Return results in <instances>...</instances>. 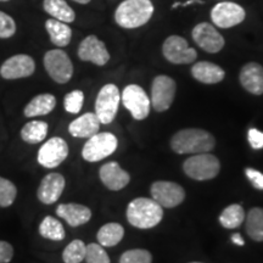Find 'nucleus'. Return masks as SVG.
<instances>
[{
    "instance_id": "nucleus-32",
    "label": "nucleus",
    "mask_w": 263,
    "mask_h": 263,
    "mask_svg": "<svg viewBox=\"0 0 263 263\" xmlns=\"http://www.w3.org/2000/svg\"><path fill=\"white\" fill-rule=\"evenodd\" d=\"M17 189L15 184L0 177V207H9L15 201Z\"/></svg>"
},
{
    "instance_id": "nucleus-5",
    "label": "nucleus",
    "mask_w": 263,
    "mask_h": 263,
    "mask_svg": "<svg viewBox=\"0 0 263 263\" xmlns=\"http://www.w3.org/2000/svg\"><path fill=\"white\" fill-rule=\"evenodd\" d=\"M118 145L117 138L112 133L104 132V133L94 134L84 144L82 150V156L88 162H98L104 160L105 157L112 155Z\"/></svg>"
},
{
    "instance_id": "nucleus-35",
    "label": "nucleus",
    "mask_w": 263,
    "mask_h": 263,
    "mask_svg": "<svg viewBox=\"0 0 263 263\" xmlns=\"http://www.w3.org/2000/svg\"><path fill=\"white\" fill-rule=\"evenodd\" d=\"M84 103V94L82 90H72L66 94L64 100L65 110L70 114H78Z\"/></svg>"
},
{
    "instance_id": "nucleus-28",
    "label": "nucleus",
    "mask_w": 263,
    "mask_h": 263,
    "mask_svg": "<svg viewBox=\"0 0 263 263\" xmlns=\"http://www.w3.org/2000/svg\"><path fill=\"white\" fill-rule=\"evenodd\" d=\"M245 221V211L241 205L233 203L223 210L219 216V223L222 227L227 229H235L244 223Z\"/></svg>"
},
{
    "instance_id": "nucleus-11",
    "label": "nucleus",
    "mask_w": 263,
    "mask_h": 263,
    "mask_svg": "<svg viewBox=\"0 0 263 263\" xmlns=\"http://www.w3.org/2000/svg\"><path fill=\"white\" fill-rule=\"evenodd\" d=\"M151 196L160 206L173 209L185 199V192L179 184L167 180H159L151 185Z\"/></svg>"
},
{
    "instance_id": "nucleus-43",
    "label": "nucleus",
    "mask_w": 263,
    "mask_h": 263,
    "mask_svg": "<svg viewBox=\"0 0 263 263\" xmlns=\"http://www.w3.org/2000/svg\"><path fill=\"white\" fill-rule=\"evenodd\" d=\"M0 2H9V0H0Z\"/></svg>"
},
{
    "instance_id": "nucleus-31",
    "label": "nucleus",
    "mask_w": 263,
    "mask_h": 263,
    "mask_svg": "<svg viewBox=\"0 0 263 263\" xmlns=\"http://www.w3.org/2000/svg\"><path fill=\"white\" fill-rule=\"evenodd\" d=\"M87 245L82 240L76 239L70 242L62 254V259L65 263H81L85 258Z\"/></svg>"
},
{
    "instance_id": "nucleus-7",
    "label": "nucleus",
    "mask_w": 263,
    "mask_h": 263,
    "mask_svg": "<svg viewBox=\"0 0 263 263\" xmlns=\"http://www.w3.org/2000/svg\"><path fill=\"white\" fill-rule=\"evenodd\" d=\"M44 67L52 80L60 84L67 83L73 76V65L71 59L61 49L49 50L44 55Z\"/></svg>"
},
{
    "instance_id": "nucleus-29",
    "label": "nucleus",
    "mask_w": 263,
    "mask_h": 263,
    "mask_svg": "<svg viewBox=\"0 0 263 263\" xmlns=\"http://www.w3.org/2000/svg\"><path fill=\"white\" fill-rule=\"evenodd\" d=\"M48 134V123L43 121H32L21 129V138L28 144H38L45 139Z\"/></svg>"
},
{
    "instance_id": "nucleus-6",
    "label": "nucleus",
    "mask_w": 263,
    "mask_h": 263,
    "mask_svg": "<svg viewBox=\"0 0 263 263\" xmlns=\"http://www.w3.org/2000/svg\"><path fill=\"white\" fill-rule=\"evenodd\" d=\"M121 97L120 90L115 84H106L101 88L95 100V115L100 123L108 124L116 117Z\"/></svg>"
},
{
    "instance_id": "nucleus-8",
    "label": "nucleus",
    "mask_w": 263,
    "mask_h": 263,
    "mask_svg": "<svg viewBox=\"0 0 263 263\" xmlns=\"http://www.w3.org/2000/svg\"><path fill=\"white\" fill-rule=\"evenodd\" d=\"M121 100L134 120H145L150 114L151 101L145 90L137 84H129L122 91Z\"/></svg>"
},
{
    "instance_id": "nucleus-10",
    "label": "nucleus",
    "mask_w": 263,
    "mask_h": 263,
    "mask_svg": "<svg viewBox=\"0 0 263 263\" xmlns=\"http://www.w3.org/2000/svg\"><path fill=\"white\" fill-rule=\"evenodd\" d=\"M163 57L174 65L192 64L196 60L195 49L190 48L188 42L179 35H171L162 45Z\"/></svg>"
},
{
    "instance_id": "nucleus-15",
    "label": "nucleus",
    "mask_w": 263,
    "mask_h": 263,
    "mask_svg": "<svg viewBox=\"0 0 263 263\" xmlns=\"http://www.w3.org/2000/svg\"><path fill=\"white\" fill-rule=\"evenodd\" d=\"M35 62L29 55L18 54L9 58L0 67V76L4 80H18L34 73Z\"/></svg>"
},
{
    "instance_id": "nucleus-17",
    "label": "nucleus",
    "mask_w": 263,
    "mask_h": 263,
    "mask_svg": "<svg viewBox=\"0 0 263 263\" xmlns=\"http://www.w3.org/2000/svg\"><path fill=\"white\" fill-rule=\"evenodd\" d=\"M65 189V178L60 173H49L38 188V199L45 205L57 202Z\"/></svg>"
},
{
    "instance_id": "nucleus-2",
    "label": "nucleus",
    "mask_w": 263,
    "mask_h": 263,
    "mask_svg": "<svg viewBox=\"0 0 263 263\" xmlns=\"http://www.w3.org/2000/svg\"><path fill=\"white\" fill-rule=\"evenodd\" d=\"M154 15L150 0H124L115 12V21L120 27L133 29L144 26Z\"/></svg>"
},
{
    "instance_id": "nucleus-36",
    "label": "nucleus",
    "mask_w": 263,
    "mask_h": 263,
    "mask_svg": "<svg viewBox=\"0 0 263 263\" xmlns=\"http://www.w3.org/2000/svg\"><path fill=\"white\" fill-rule=\"evenodd\" d=\"M16 33V24L14 18L5 12L0 11V39L11 38Z\"/></svg>"
},
{
    "instance_id": "nucleus-27",
    "label": "nucleus",
    "mask_w": 263,
    "mask_h": 263,
    "mask_svg": "<svg viewBox=\"0 0 263 263\" xmlns=\"http://www.w3.org/2000/svg\"><path fill=\"white\" fill-rule=\"evenodd\" d=\"M246 217V233L255 241H263V209L254 207Z\"/></svg>"
},
{
    "instance_id": "nucleus-37",
    "label": "nucleus",
    "mask_w": 263,
    "mask_h": 263,
    "mask_svg": "<svg viewBox=\"0 0 263 263\" xmlns=\"http://www.w3.org/2000/svg\"><path fill=\"white\" fill-rule=\"evenodd\" d=\"M248 139L250 145L254 149L259 150L263 147V132L256 129V128H251L248 133Z\"/></svg>"
},
{
    "instance_id": "nucleus-42",
    "label": "nucleus",
    "mask_w": 263,
    "mask_h": 263,
    "mask_svg": "<svg viewBox=\"0 0 263 263\" xmlns=\"http://www.w3.org/2000/svg\"><path fill=\"white\" fill-rule=\"evenodd\" d=\"M73 2L78 3V4H88V3H90V0H73Z\"/></svg>"
},
{
    "instance_id": "nucleus-44",
    "label": "nucleus",
    "mask_w": 263,
    "mask_h": 263,
    "mask_svg": "<svg viewBox=\"0 0 263 263\" xmlns=\"http://www.w3.org/2000/svg\"><path fill=\"white\" fill-rule=\"evenodd\" d=\"M192 263H200V262H192Z\"/></svg>"
},
{
    "instance_id": "nucleus-34",
    "label": "nucleus",
    "mask_w": 263,
    "mask_h": 263,
    "mask_svg": "<svg viewBox=\"0 0 263 263\" xmlns=\"http://www.w3.org/2000/svg\"><path fill=\"white\" fill-rule=\"evenodd\" d=\"M85 261L87 263H110V257L100 244L87 245L85 251Z\"/></svg>"
},
{
    "instance_id": "nucleus-41",
    "label": "nucleus",
    "mask_w": 263,
    "mask_h": 263,
    "mask_svg": "<svg viewBox=\"0 0 263 263\" xmlns=\"http://www.w3.org/2000/svg\"><path fill=\"white\" fill-rule=\"evenodd\" d=\"M232 241L238 246H244V244H245L244 239H242V236L240 234H233L232 235Z\"/></svg>"
},
{
    "instance_id": "nucleus-13",
    "label": "nucleus",
    "mask_w": 263,
    "mask_h": 263,
    "mask_svg": "<svg viewBox=\"0 0 263 263\" xmlns=\"http://www.w3.org/2000/svg\"><path fill=\"white\" fill-rule=\"evenodd\" d=\"M68 156V145L62 138L54 137L38 151V162L45 168H55Z\"/></svg>"
},
{
    "instance_id": "nucleus-26",
    "label": "nucleus",
    "mask_w": 263,
    "mask_h": 263,
    "mask_svg": "<svg viewBox=\"0 0 263 263\" xmlns=\"http://www.w3.org/2000/svg\"><path fill=\"white\" fill-rule=\"evenodd\" d=\"M123 235L124 229L122 226L118 224V223H107L99 229L97 238L101 246L112 248L123 239Z\"/></svg>"
},
{
    "instance_id": "nucleus-16",
    "label": "nucleus",
    "mask_w": 263,
    "mask_h": 263,
    "mask_svg": "<svg viewBox=\"0 0 263 263\" xmlns=\"http://www.w3.org/2000/svg\"><path fill=\"white\" fill-rule=\"evenodd\" d=\"M78 58L82 61H89L98 66H104L110 60V54L104 42L95 35H88L78 47Z\"/></svg>"
},
{
    "instance_id": "nucleus-21",
    "label": "nucleus",
    "mask_w": 263,
    "mask_h": 263,
    "mask_svg": "<svg viewBox=\"0 0 263 263\" xmlns=\"http://www.w3.org/2000/svg\"><path fill=\"white\" fill-rule=\"evenodd\" d=\"M100 128V121L93 112H87L76 118L68 126V132L76 138H90L97 134Z\"/></svg>"
},
{
    "instance_id": "nucleus-18",
    "label": "nucleus",
    "mask_w": 263,
    "mask_h": 263,
    "mask_svg": "<svg viewBox=\"0 0 263 263\" xmlns=\"http://www.w3.org/2000/svg\"><path fill=\"white\" fill-rule=\"evenodd\" d=\"M99 176H100L104 185L107 189L115 190V192L123 189L130 180L129 173L121 168L120 164L115 161L105 163L99 171Z\"/></svg>"
},
{
    "instance_id": "nucleus-22",
    "label": "nucleus",
    "mask_w": 263,
    "mask_h": 263,
    "mask_svg": "<svg viewBox=\"0 0 263 263\" xmlns=\"http://www.w3.org/2000/svg\"><path fill=\"white\" fill-rule=\"evenodd\" d=\"M192 74L196 81L205 84L219 83L226 77V72L222 67L209 61L196 62L192 67Z\"/></svg>"
},
{
    "instance_id": "nucleus-4",
    "label": "nucleus",
    "mask_w": 263,
    "mask_h": 263,
    "mask_svg": "<svg viewBox=\"0 0 263 263\" xmlns=\"http://www.w3.org/2000/svg\"><path fill=\"white\" fill-rule=\"evenodd\" d=\"M221 170V163L215 155L209 153L196 154L183 163L186 176L195 180H210L216 178Z\"/></svg>"
},
{
    "instance_id": "nucleus-20",
    "label": "nucleus",
    "mask_w": 263,
    "mask_h": 263,
    "mask_svg": "<svg viewBox=\"0 0 263 263\" xmlns=\"http://www.w3.org/2000/svg\"><path fill=\"white\" fill-rule=\"evenodd\" d=\"M57 215L65 219L71 227H80L89 222L91 211L87 206L80 203H61L58 206Z\"/></svg>"
},
{
    "instance_id": "nucleus-38",
    "label": "nucleus",
    "mask_w": 263,
    "mask_h": 263,
    "mask_svg": "<svg viewBox=\"0 0 263 263\" xmlns=\"http://www.w3.org/2000/svg\"><path fill=\"white\" fill-rule=\"evenodd\" d=\"M245 174L256 189L263 190V174L254 168H246Z\"/></svg>"
},
{
    "instance_id": "nucleus-19",
    "label": "nucleus",
    "mask_w": 263,
    "mask_h": 263,
    "mask_svg": "<svg viewBox=\"0 0 263 263\" xmlns=\"http://www.w3.org/2000/svg\"><path fill=\"white\" fill-rule=\"evenodd\" d=\"M242 88L254 95L263 94V67L257 62H249L241 68L239 76Z\"/></svg>"
},
{
    "instance_id": "nucleus-25",
    "label": "nucleus",
    "mask_w": 263,
    "mask_h": 263,
    "mask_svg": "<svg viewBox=\"0 0 263 263\" xmlns=\"http://www.w3.org/2000/svg\"><path fill=\"white\" fill-rule=\"evenodd\" d=\"M43 9L52 18L59 20V21L65 22V24H71L76 20L73 9L65 0H44L43 2Z\"/></svg>"
},
{
    "instance_id": "nucleus-39",
    "label": "nucleus",
    "mask_w": 263,
    "mask_h": 263,
    "mask_svg": "<svg viewBox=\"0 0 263 263\" xmlns=\"http://www.w3.org/2000/svg\"><path fill=\"white\" fill-rule=\"evenodd\" d=\"M14 256V249L6 241H0V263H9Z\"/></svg>"
},
{
    "instance_id": "nucleus-1",
    "label": "nucleus",
    "mask_w": 263,
    "mask_h": 263,
    "mask_svg": "<svg viewBox=\"0 0 263 263\" xmlns=\"http://www.w3.org/2000/svg\"><path fill=\"white\" fill-rule=\"evenodd\" d=\"M216 145V140L211 133L200 128H186L177 132L171 139V147L174 153L180 154H203L210 153Z\"/></svg>"
},
{
    "instance_id": "nucleus-40",
    "label": "nucleus",
    "mask_w": 263,
    "mask_h": 263,
    "mask_svg": "<svg viewBox=\"0 0 263 263\" xmlns=\"http://www.w3.org/2000/svg\"><path fill=\"white\" fill-rule=\"evenodd\" d=\"M193 4H203V2H202V0H188V2H185V3L177 2V3H174V4L171 6V8H172V9L185 8V6H189V5H193Z\"/></svg>"
},
{
    "instance_id": "nucleus-23",
    "label": "nucleus",
    "mask_w": 263,
    "mask_h": 263,
    "mask_svg": "<svg viewBox=\"0 0 263 263\" xmlns=\"http://www.w3.org/2000/svg\"><path fill=\"white\" fill-rule=\"evenodd\" d=\"M45 29H47L49 37H50L51 43L57 47L64 48L70 44L72 29L67 24L51 17L45 22Z\"/></svg>"
},
{
    "instance_id": "nucleus-9",
    "label": "nucleus",
    "mask_w": 263,
    "mask_h": 263,
    "mask_svg": "<svg viewBox=\"0 0 263 263\" xmlns=\"http://www.w3.org/2000/svg\"><path fill=\"white\" fill-rule=\"evenodd\" d=\"M177 84L168 76H157L151 85V105L157 112L168 110L176 97Z\"/></svg>"
},
{
    "instance_id": "nucleus-30",
    "label": "nucleus",
    "mask_w": 263,
    "mask_h": 263,
    "mask_svg": "<svg viewBox=\"0 0 263 263\" xmlns=\"http://www.w3.org/2000/svg\"><path fill=\"white\" fill-rule=\"evenodd\" d=\"M39 233L43 238L54 240V241H61L65 239V229L64 226L59 219L54 217L48 216L43 219L41 226H39Z\"/></svg>"
},
{
    "instance_id": "nucleus-33",
    "label": "nucleus",
    "mask_w": 263,
    "mask_h": 263,
    "mask_svg": "<svg viewBox=\"0 0 263 263\" xmlns=\"http://www.w3.org/2000/svg\"><path fill=\"white\" fill-rule=\"evenodd\" d=\"M153 256L149 251L143 249L128 250L121 256L120 263H151Z\"/></svg>"
},
{
    "instance_id": "nucleus-12",
    "label": "nucleus",
    "mask_w": 263,
    "mask_h": 263,
    "mask_svg": "<svg viewBox=\"0 0 263 263\" xmlns=\"http://www.w3.org/2000/svg\"><path fill=\"white\" fill-rule=\"evenodd\" d=\"M245 10L232 2H221L211 10V20L218 28H230L245 20Z\"/></svg>"
},
{
    "instance_id": "nucleus-14",
    "label": "nucleus",
    "mask_w": 263,
    "mask_h": 263,
    "mask_svg": "<svg viewBox=\"0 0 263 263\" xmlns=\"http://www.w3.org/2000/svg\"><path fill=\"white\" fill-rule=\"evenodd\" d=\"M194 42L199 45L202 50L207 52H215L221 51L224 47V38L212 25L207 24V22H201V24L196 25L192 32Z\"/></svg>"
},
{
    "instance_id": "nucleus-3",
    "label": "nucleus",
    "mask_w": 263,
    "mask_h": 263,
    "mask_svg": "<svg viewBox=\"0 0 263 263\" xmlns=\"http://www.w3.org/2000/svg\"><path fill=\"white\" fill-rule=\"evenodd\" d=\"M163 210L154 199L137 197L127 207V219L139 229H150L162 221Z\"/></svg>"
},
{
    "instance_id": "nucleus-24",
    "label": "nucleus",
    "mask_w": 263,
    "mask_h": 263,
    "mask_svg": "<svg viewBox=\"0 0 263 263\" xmlns=\"http://www.w3.org/2000/svg\"><path fill=\"white\" fill-rule=\"evenodd\" d=\"M57 106V99L51 94H39L32 99L25 107L26 117L45 116Z\"/></svg>"
}]
</instances>
